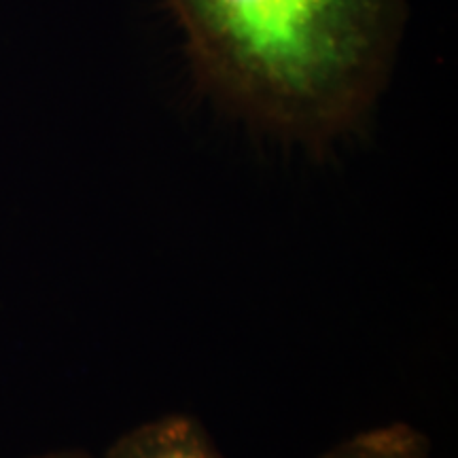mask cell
Returning <instances> with one entry per match:
<instances>
[{
  "mask_svg": "<svg viewBox=\"0 0 458 458\" xmlns=\"http://www.w3.org/2000/svg\"><path fill=\"white\" fill-rule=\"evenodd\" d=\"M198 81L250 123L308 145L374 106L403 0H164Z\"/></svg>",
  "mask_w": 458,
  "mask_h": 458,
  "instance_id": "cell-1",
  "label": "cell"
},
{
  "mask_svg": "<svg viewBox=\"0 0 458 458\" xmlns=\"http://www.w3.org/2000/svg\"><path fill=\"white\" fill-rule=\"evenodd\" d=\"M102 458H223L198 418L164 414L128 428L108 444Z\"/></svg>",
  "mask_w": 458,
  "mask_h": 458,
  "instance_id": "cell-2",
  "label": "cell"
},
{
  "mask_svg": "<svg viewBox=\"0 0 458 458\" xmlns=\"http://www.w3.org/2000/svg\"><path fill=\"white\" fill-rule=\"evenodd\" d=\"M317 458H435L433 444L420 428L391 422L365 428L325 450Z\"/></svg>",
  "mask_w": 458,
  "mask_h": 458,
  "instance_id": "cell-3",
  "label": "cell"
},
{
  "mask_svg": "<svg viewBox=\"0 0 458 458\" xmlns=\"http://www.w3.org/2000/svg\"><path fill=\"white\" fill-rule=\"evenodd\" d=\"M28 458H94V456L83 448H57V450L41 452V454H32Z\"/></svg>",
  "mask_w": 458,
  "mask_h": 458,
  "instance_id": "cell-4",
  "label": "cell"
}]
</instances>
